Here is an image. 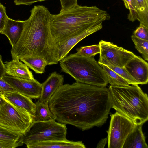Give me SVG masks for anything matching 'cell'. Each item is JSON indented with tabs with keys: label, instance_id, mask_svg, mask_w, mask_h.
<instances>
[{
	"label": "cell",
	"instance_id": "obj_1",
	"mask_svg": "<svg viewBox=\"0 0 148 148\" xmlns=\"http://www.w3.org/2000/svg\"><path fill=\"white\" fill-rule=\"evenodd\" d=\"M48 105L58 122L82 131L101 126L112 108L108 88L77 82L61 86L50 98Z\"/></svg>",
	"mask_w": 148,
	"mask_h": 148
},
{
	"label": "cell",
	"instance_id": "obj_2",
	"mask_svg": "<svg viewBox=\"0 0 148 148\" xmlns=\"http://www.w3.org/2000/svg\"><path fill=\"white\" fill-rule=\"evenodd\" d=\"M30 12L18 41L11 49L12 59L38 57L48 65L57 64L58 47L50 29V12L43 5L34 6Z\"/></svg>",
	"mask_w": 148,
	"mask_h": 148
},
{
	"label": "cell",
	"instance_id": "obj_3",
	"mask_svg": "<svg viewBox=\"0 0 148 148\" xmlns=\"http://www.w3.org/2000/svg\"><path fill=\"white\" fill-rule=\"evenodd\" d=\"M107 12L96 6L77 5L69 9L50 15L49 26L58 46L71 37L102 23L107 17Z\"/></svg>",
	"mask_w": 148,
	"mask_h": 148
},
{
	"label": "cell",
	"instance_id": "obj_4",
	"mask_svg": "<svg viewBox=\"0 0 148 148\" xmlns=\"http://www.w3.org/2000/svg\"><path fill=\"white\" fill-rule=\"evenodd\" d=\"M112 108L136 125L148 120V97L138 85H110L108 88Z\"/></svg>",
	"mask_w": 148,
	"mask_h": 148
},
{
	"label": "cell",
	"instance_id": "obj_5",
	"mask_svg": "<svg viewBox=\"0 0 148 148\" xmlns=\"http://www.w3.org/2000/svg\"><path fill=\"white\" fill-rule=\"evenodd\" d=\"M59 62L61 71L77 82L102 87L108 84L104 71L94 57L82 56L76 53L66 56Z\"/></svg>",
	"mask_w": 148,
	"mask_h": 148
},
{
	"label": "cell",
	"instance_id": "obj_6",
	"mask_svg": "<svg viewBox=\"0 0 148 148\" xmlns=\"http://www.w3.org/2000/svg\"><path fill=\"white\" fill-rule=\"evenodd\" d=\"M67 131L66 124L57 122L55 119L34 121L21 140L27 147L40 142L65 140Z\"/></svg>",
	"mask_w": 148,
	"mask_h": 148
},
{
	"label": "cell",
	"instance_id": "obj_7",
	"mask_svg": "<svg viewBox=\"0 0 148 148\" xmlns=\"http://www.w3.org/2000/svg\"><path fill=\"white\" fill-rule=\"evenodd\" d=\"M5 99L0 107V125L23 135L34 121L33 117L25 110Z\"/></svg>",
	"mask_w": 148,
	"mask_h": 148
},
{
	"label": "cell",
	"instance_id": "obj_8",
	"mask_svg": "<svg viewBox=\"0 0 148 148\" xmlns=\"http://www.w3.org/2000/svg\"><path fill=\"white\" fill-rule=\"evenodd\" d=\"M108 134V148H123L129 134L136 126L130 119L116 112L110 115Z\"/></svg>",
	"mask_w": 148,
	"mask_h": 148
},
{
	"label": "cell",
	"instance_id": "obj_9",
	"mask_svg": "<svg viewBox=\"0 0 148 148\" xmlns=\"http://www.w3.org/2000/svg\"><path fill=\"white\" fill-rule=\"evenodd\" d=\"M99 58L98 62L107 66L124 67L136 55L132 52L112 42L101 40Z\"/></svg>",
	"mask_w": 148,
	"mask_h": 148
},
{
	"label": "cell",
	"instance_id": "obj_10",
	"mask_svg": "<svg viewBox=\"0 0 148 148\" xmlns=\"http://www.w3.org/2000/svg\"><path fill=\"white\" fill-rule=\"evenodd\" d=\"M2 79L16 91L31 99H39L41 94L42 84L36 79H20L5 75Z\"/></svg>",
	"mask_w": 148,
	"mask_h": 148
},
{
	"label": "cell",
	"instance_id": "obj_11",
	"mask_svg": "<svg viewBox=\"0 0 148 148\" xmlns=\"http://www.w3.org/2000/svg\"><path fill=\"white\" fill-rule=\"evenodd\" d=\"M124 67L138 84H145L148 82V64L140 56L136 55Z\"/></svg>",
	"mask_w": 148,
	"mask_h": 148
},
{
	"label": "cell",
	"instance_id": "obj_12",
	"mask_svg": "<svg viewBox=\"0 0 148 148\" xmlns=\"http://www.w3.org/2000/svg\"><path fill=\"white\" fill-rule=\"evenodd\" d=\"M102 28V23H99L75 35L63 44L58 46V61L66 57L74 47L80 41L89 35L101 29Z\"/></svg>",
	"mask_w": 148,
	"mask_h": 148
},
{
	"label": "cell",
	"instance_id": "obj_13",
	"mask_svg": "<svg viewBox=\"0 0 148 148\" xmlns=\"http://www.w3.org/2000/svg\"><path fill=\"white\" fill-rule=\"evenodd\" d=\"M64 77L62 75L56 72L51 73L42 84L41 95L39 98L40 103L48 104V101L57 90L63 84Z\"/></svg>",
	"mask_w": 148,
	"mask_h": 148
},
{
	"label": "cell",
	"instance_id": "obj_14",
	"mask_svg": "<svg viewBox=\"0 0 148 148\" xmlns=\"http://www.w3.org/2000/svg\"><path fill=\"white\" fill-rule=\"evenodd\" d=\"M6 74L20 79H34L32 72L28 67L18 59H12L5 62Z\"/></svg>",
	"mask_w": 148,
	"mask_h": 148
},
{
	"label": "cell",
	"instance_id": "obj_15",
	"mask_svg": "<svg viewBox=\"0 0 148 148\" xmlns=\"http://www.w3.org/2000/svg\"><path fill=\"white\" fill-rule=\"evenodd\" d=\"M25 21L7 18L5 26L0 32L5 35L13 47L17 42L23 31Z\"/></svg>",
	"mask_w": 148,
	"mask_h": 148
},
{
	"label": "cell",
	"instance_id": "obj_16",
	"mask_svg": "<svg viewBox=\"0 0 148 148\" xmlns=\"http://www.w3.org/2000/svg\"><path fill=\"white\" fill-rule=\"evenodd\" d=\"M3 95L7 100L25 110L34 118L36 105L30 98L17 92Z\"/></svg>",
	"mask_w": 148,
	"mask_h": 148
},
{
	"label": "cell",
	"instance_id": "obj_17",
	"mask_svg": "<svg viewBox=\"0 0 148 148\" xmlns=\"http://www.w3.org/2000/svg\"><path fill=\"white\" fill-rule=\"evenodd\" d=\"M142 125H136L127 137L123 148H148L143 133Z\"/></svg>",
	"mask_w": 148,
	"mask_h": 148
},
{
	"label": "cell",
	"instance_id": "obj_18",
	"mask_svg": "<svg viewBox=\"0 0 148 148\" xmlns=\"http://www.w3.org/2000/svg\"><path fill=\"white\" fill-rule=\"evenodd\" d=\"M28 148H85L82 141H73L67 139L36 143L27 146Z\"/></svg>",
	"mask_w": 148,
	"mask_h": 148
},
{
	"label": "cell",
	"instance_id": "obj_19",
	"mask_svg": "<svg viewBox=\"0 0 148 148\" xmlns=\"http://www.w3.org/2000/svg\"><path fill=\"white\" fill-rule=\"evenodd\" d=\"M20 60L37 74L44 73L45 68L48 65L43 59L38 57H23Z\"/></svg>",
	"mask_w": 148,
	"mask_h": 148
},
{
	"label": "cell",
	"instance_id": "obj_20",
	"mask_svg": "<svg viewBox=\"0 0 148 148\" xmlns=\"http://www.w3.org/2000/svg\"><path fill=\"white\" fill-rule=\"evenodd\" d=\"M35 103L36 108L34 121H44L55 119L48 104L40 103L39 101Z\"/></svg>",
	"mask_w": 148,
	"mask_h": 148
},
{
	"label": "cell",
	"instance_id": "obj_21",
	"mask_svg": "<svg viewBox=\"0 0 148 148\" xmlns=\"http://www.w3.org/2000/svg\"><path fill=\"white\" fill-rule=\"evenodd\" d=\"M106 74L108 83L111 86H127L130 85L128 82L116 72L107 66L99 64Z\"/></svg>",
	"mask_w": 148,
	"mask_h": 148
},
{
	"label": "cell",
	"instance_id": "obj_22",
	"mask_svg": "<svg viewBox=\"0 0 148 148\" xmlns=\"http://www.w3.org/2000/svg\"><path fill=\"white\" fill-rule=\"evenodd\" d=\"M125 7L129 9V13L127 18L130 21L134 22L136 20L139 21L144 25V23L141 14L139 11L136 0H122Z\"/></svg>",
	"mask_w": 148,
	"mask_h": 148
},
{
	"label": "cell",
	"instance_id": "obj_23",
	"mask_svg": "<svg viewBox=\"0 0 148 148\" xmlns=\"http://www.w3.org/2000/svg\"><path fill=\"white\" fill-rule=\"evenodd\" d=\"M22 136L0 125V141L16 143L20 140Z\"/></svg>",
	"mask_w": 148,
	"mask_h": 148
},
{
	"label": "cell",
	"instance_id": "obj_24",
	"mask_svg": "<svg viewBox=\"0 0 148 148\" xmlns=\"http://www.w3.org/2000/svg\"><path fill=\"white\" fill-rule=\"evenodd\" d=\"M131 39L135 45V48L142 54L143 58L148 60V40L139 38L133 35Z\"/></svg>",
	"mask_w": 148,
	"mask_h": 148
},
{
	"label": "cell",
	"instance_id": "obj_25",
	"mask_svg": "<svg viewBox=\"0 0 148 148\" xmlns=\"http://www.w3.org/2000/svg\"><path fill=\"white\" fill-rule=\"evenodd\" d=\"M78 54L82 56L92 57L100 53L99 44L81 47L76 49Z\"/></svg>",
	"mask_w": 148,
	"mask_h": 148
},
{
	"label": "cell",
	"instance_id": "obj_26",
	"mask_svg": "<svg viewBox=\"0 0 148 148\" xmlns=\"http://www.w3.org/2000/svg\"><path fill=\"white\" fill-rule=\"evenodd\" d=\"M108 66L126 80L130 85H138L136 81L133 78L124 67Z\"/></svg>",
	"mask_w": 148,
	"mask_h": 148
},
{
	"label": "cell",
	"instance_id": "obj_27",
	"mask_svg": "<svg viewBox=\"0 0 148 148\" xmlns=\"http://www.w3.org/2000/svg\"><path fill=\"white\" fill-rule=\"evenodd\" d=\"M143 18L144 25L148 27V0H136Z\"/></svg>",
	"mask_w": 148,
	"mask_h": 148
},
{
	"label": "cell",
	"instance_id": "obj_28",
	"mask_svg": "<svg viewBox=\"0 0 148 148\" xmlns=\"http://www.w3.org/2000/svg\"><path fill=\"white\" fill-rule=\"evenodd\" d=\"M133 35L139 38L148 40V27L140 23Z\"/></svg>",
	"mask_w": 148,
	"mask_h": 148
},
{
	"label": "cell",
	"instance_id": "obj_29",
	"mask_svg": "<svg viewBox=\"0 0 148 148\" xmlns=\"http://www.w3.org/2000/svg\"><path fill=\"white\" fill-rule=\"evenodd\" d=\"M0 89L3 94L17 92L15 88L3 79L2 78H0Z\"/></svg>",
	"mask_w": 148,
	"mask_h": 148
},
{
	"label": "cell",
	"instance_id": "obj_30",
	"mask_svg": "<svg viewBox=\"0 0 148 148\" xmlns=\"http://www.w3.org/2000/svg\"><path fill=\"white\" fill-rule=\"evenodd\" d=\"M8 17L5 8L0 3V33L3 30Z\"/></svg>",
	"mask_w": 148,
	"mask_h": 148
},
{
	"label": "cell",
	"instance_id": "obj_31",
	"mask_svg": "<svg viewBox=\"0 0 148 148\" xmlns=\"http://www.w3.org/2000/svg\"><path fill=\"white\" fill-rule=\"evenodd\" d=\"M61 5L60 12L71 8L78 5L77 0H60Z\"/></svg>",
	"mask_w": 148,
	"mask_h": 148
},
{
	"label": "cell",
	"instance_id": "obj_32",
	"mask_svg": "<svg viewBox=\"0 0 148 148\" xmlns=\"http://www.w3.org/2000/svg\"><path fill=\"white\" fill-rule=\"evenodd\" d=\"M47 0H14V3L16 5H30L38 2H41Z\"/></svg>",
	"mask_w": 148,
	"mask_h": 148
},
{
	"label": "cell",
	"instance_id": "obj_33",
	"mask_svg": "<svg viewBox=\"0 0 148 148\" xmlns=\"http://www.w3.org/2000/svg\"><path fill=\"white\" fill-rule=\"evenodd\" d=\"M6 75L5 64L3 62L2 56L0 54V78H2Z\"/></svg>",
	"mask_w": 148,
	"mask_h": 148
},
{
	"label": "cell",
	"instance_id": "obj_34",
	"mask_svg": "<svg viewBox=\"0 0 148 148\" xmlns=\"http://www.w3.org/2000/svg\"><path fill=\"white\" fill-rule=\"evenodd\" d=\"M107 141H108L107 137L106 138L101 140V141L99 142L97 148L102 147V146H103V147H104Z\"/></svg>",
	"mask_w": 148,
	"mask_h": 148
},
{
	"label": "cell",
	"instance_id": "obj_35",
	"mask_svg": "<svg viewBox=\"0 0 148 148\" xmlns=\"http://www.w3.org/2000/svg\"><path fill=\"white\" fill-rule=\"evenodd\" d=\"M5 101V99L3 95L2 96L0 95V107L3 103Z\"/></svg>",
	"mask_w": 148,
	"mask_h": 148
},
{
	"label": "cell",
	"instance_id": "obj_36",
	"mask_svg": "<svg viewBox=\"0 0 148 148\" xmlns=\"http://www.w3.org/2000/svg\"><path fill=\"white\" fill-rule=\"evenodd\" d=\"M3 95V94L2 93L1 91V90L0 89V96H2Z\"/></svg>",
	"mask_w": 148,
	"mask_h": 148
}]
</instances>
